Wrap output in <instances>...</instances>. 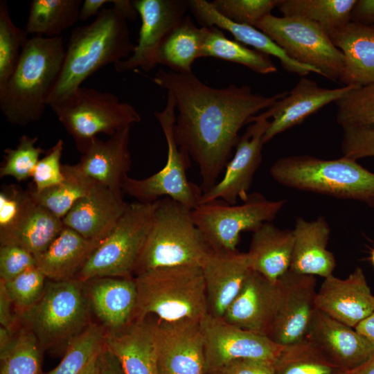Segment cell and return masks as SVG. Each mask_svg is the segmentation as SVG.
Segmentation results:
<instances>
[{"mask_svg": "<svg viewBox=\"0 0 374 374\" xmlns=\"http://www.w3.org/2000/svg\"><path fill=\"white\" fill-rule=\"evenodd\" d=\"M64 179L61 183L39 193L29 190L33 199L58 217L67 214L74 204L87 195L96 181L84 175L76 164L62 166Z\"/></svg>", "mask_w": 374, "mask_h": 374, "instance_id": "37", "label": "cell"}, {"mask_svg": "<svg viewBox=\"0 0 374 374\" xmlns=\"http://www.w3.org/2000/svg\"><path fill=\"white\" fill-rule=\"evenodd\" d=\"M293 233L271 222H265L253 231L247 255L252 270L276 283L290 267Z\"/></svg>", "mask_w": 374, "mask_h": 374, "instance_id": "32", "label": "cell"}, {"mask_svg": "<svg viewBox=\"0 0 374 374\" xmlns=\"http://www.w3.org/2000/svg\"><path fill=\"white\" fill-rule=\"evenodd\" d=\"M269 118L267 109L251 118L225 167L224 175L203 193L199 204L217 199L235 204L239 199L244 202L247 199L254 175L262 161L263 136L269 125Z\"/></svg>", "mask_w": 374, "mask_h": 374, "instance_id": "14", "label": "cell"}, {"mask_svg": "<svg viewBox=\"0 0 374 374\" xmlns=\"http://www.w3.org/2000/svg\"><path fill=\"white\" fill-rule=\"evenodd\" d=\"M46 277L37 267H32L4 283L17 314L34 305L42 296Z\"/></svg>", "mask_w": 374, "mask_h": 374, "instance_id": "45", "label": "cell"}, {"mask_svg": "<svg viewBox=\"0 0 374 374\" xmlns=\"http://www.w3.org/2000/svg\"><path fill=\"white\" fill-rule=\"evenodd\" d=\"M355 329L366 337L374 348V312L360 322Z\"/></svg>", "mask_w": 374, "mask_h": 374, "instance_id": "55", "label": "cell"}, {"mask_svg": "<svg viewBox=\"0 0 374 374\" xmlns=\"http://www.w3.org/2000/svg\"><path fill=\"white\" fill-rule=\"evenodd\" d=\"M152 81L174 96L177 111L174 137L198 166L203 193L218 181L240 138V129L287 93L263 96L248 85L213 88L193 73L162 69Z\"/></svg>", "mask_w": 374, "mask_h": 374, "instance_id": "1", "label": "cell"}, {"mask_svg": "<svg viewBox=\"0 0 374 374\" xmlns=\"http://www.w3.org/2000/svg\"><path fill=\"white\" fill-rule=\"evenodd\" d=\"M113 6L116 8L127 19L133 20L139 15L132 1L114 0L111 1Z\"/></svg>", "mask_w": 374, "mask_h": 374, "instance_id": "56", "label": "cell"}, {"mask_svg": "<svg viewBox=\"0 0 374 374\" xmlns=\"http://www.w3.org/2000/svg\"><path fill=\"white\" fill-rule=\"evenodd\" d=\"M256 28L275 42L287 55L315 69L319 75L339 82L344 55L328 34L318 25L296 17H264Z\"/></svg>", "mask_w": 374, "mask_h": 374, "instance_id": "12", "label": "cell"}, {"mask_svg": "<svg viewBox=\"0 0 374 374\" xmlns=\"http://www.w3.org/2000/svg\"><path fill=\"white\" fill-rule=\"evenodd\" d=\"M328 34L344 55L339 82L357 87L374 82V26L350 21Z\"/></svg>", "mask_w": 374, "mask_h": 374, "instance_id": "27", "label": "cell"}, {"mask_svg": "<svg viewBox=\"0 0 374 374\" xmlns=\"http://www.w3.org/2000/svg\"><path fill=\"white\" fill-rule=\"evenodd\" d=\"M133 4L141 19L138 43L133 53L114 65L118 73L137 68L149 71L155 67L158 51L166 38L186 16L184 0H135Z\"/></svg>", "mask_w": 374, "mask_h": 374, "instance_id": "15", "label": "cell"}, {"mask_svg": "<svg viewBox=\"0 0 374 374\" xmlns=\"http://www.w3.org/2000/svg\"><path fill=\"white\" fill-rule=\"evenodd\" d=\"M82 153L98 134L112 136L141 121L136 109L118 96L93 88L79 87L49 105Z\"/></svg>", "mask_w": 374, "mask_h": 374, "instance_id": "8", "label": "cell"}, {"mask_svg": "<svg viewBox=\"0 0 374 374\" xmlns=\"http://www.w3.org/2000/svg\"><path fill=\"white\" fill-rule=\"evenodd\" d=\"M274 363V374H344L346 372L305 338L283 346Z\"/></svg>", "mask_w": 374, "mask_h": 374, "instance_id": "38", "label": "cell"}, {"mask_svg": "<svg viewBox=\"0 0 374 374\" xmlns=\"http://www.w3.org/2000/svg\"><path fill=\"white\" fill-rule=\"evenodd\" d=\"M269 172L285 187L358 201L374 208V173L350 158L343 156L329 160L307 154L284 157L273 163Z\"/></svg>", "mask_w": 374, "mask_h": 374, "instance_id": "5", "label": "cell"}, {"mask_svg": "<svg viewBox=\"0 0 374 374\" xmlns=\"http://www.w3.org/2000/svg\"><path fill=\"white\" fill-rule=\"evenodd\" d=\"M127 204L123 196L96 183L87 195L74 204L62 222L85 238L101 241L112 231Z\"/></svg>", "mask_w": 374, "mask_h": 374, "instance_id": "24", "label": "cell"}, {"mask_svg": "<svg viewBox=\"0 0 374 374\" xmlns=\"http://www.w3.org/2000/svg\"><path fill=\"white\" fill-rule=\"evenodd\" d=\"M92 313L86 282L72 278L48 280L39 300L17 316L42 350H66L93 323Z\"/></svg>", "mask_w": 374, "mask_h": 374, "instance_id": "6", "label": "cell"}, {"mask_svg": "<svg viewBox=\"0 0 374 374\" xmlns=\"http://www.w3.org/2000/svg\"><path fill=\"white\" fill-rule=\"evenodd\" d=\"M175 111L174 96L167 91L164 109L154 113L167 143L166 164L157 172L144 179L127 177L123 193L142 203H152L168 197L193 210L199 204L203 192L200 186L187 178L190 158L178 146L174 137Z\"/></svg>", "mask_w": 374, "mask_h": 374, "instance_id": "10", "label": "cell"}, {"mask_svg": "<svg viewBox=\"0 0 374 374\" xmlns=\"http://www.w3.org/2000/svg\"><path fill=\"white\" fill-rule=\"evenodd\" d=\"M130 129L125 127L105 141L96 137L76 163L84 175L121 196L132 163L129 150Z\"/></svg>", "mask_w": 374, "mask_h": 374, "instance_id": "22", "label": "cell"}, {"mask_svg": "<svg viewBox=\"0 0 374 374\" xmlns=\"http://www.w3.org/2000/svg\"><path fill=\"white\" fill-rule=\"evenodd\" d=\"M152 321L159 374H204L205 355L200 321Z\"/></svg>", "mask_w": 374, "mask_h": 374, "instance_id": "16", "label": "cell"}, {"mask_svg": "<svg viewBox=\"0 0 374 374\" xmlns=\"http://www.w3.org/2000/svg\"><path fill=\"white\" fill-rule=\"evenodd\" d=\"M290 271L303 275L326 278L336 266L333 253L327 249L330 229L325 217L308 221L296 220Z\"/></svg>", "mask_w": 374, "mask_h": 374, "instance_id": "26", "label": "cell"}, {"mask_svg": "<svg viewBox=\"0 0 374 374\" xmlns=\"http://www.w3.org/2000/svg\"><path fill=\"white\" fill-rule=\"evenodd\" d=\"M281 0H215V9L229 19L256 28Z\"/></svg>", "mask_w": 374, "mask_h": 374, "instance_id": "44", "label": "cell"}, {"mask_svg": "<svg viewBox=\"0 0 374 374\" xmlns=\"http://www.w3.org/2000/svg\"><path fill=\"white\" fill-rule=\"evenodd\" d=\"M355 87L342 86L327 89L319 87L312 80L301 77L285 97L268 109L271 120L263 136L264 143L299 125L324 106L339 101Z\"/></svg>", "mask_w": 374, "mask_h": 374, "instance_id": "20", "label": "cell"}, {"mask_svg": "<svg viewBox=\"0 0 374 374\" xmlns=\"http://www.w3.org/2000/svg\"><path fill=\"white\" fill-rule=\"evenodd\" d=\"M155 202L128 203L109 234L91 253L75 278L133 277L149 233Z\"/></svg>", "mask_w": 374, "mask_h": 374, "instance_id": "9", "label": "cell"}, {"mask_svg": "<svg viewBox=\"0 0 374 374\" xmlns=\"http://www.w3.org/2000/svg\"><path fill=\"white\" fill-rule=\"evenodd\" d=\"M135 46L125 17L114 6L103 8L91 23L71 32L63 66L48 105L67 98L105 65H115L129 57Z\"/></svg>", "mask_w": 374, "mask_h": 374, "instance_id": "3", "label": "cell"}, {"mask_svg": "<svg viewBox=\"0 0 374 374\" xmlns=\"http://www.w3.org/2000/svg\"><path fill=\"white\" fill-rule=\"evenodd\" d=\"M30 197L15 184L3 185L0 191V231L7 229L17 219Z\"/></svg>", "mask_w": 374, "mask_h": 374, "instance_id": "49", "label": "cell"}, {"mask_svg": "<svg viewBox=\"0 0 374 374\" xmlns=\"http://www.w3.org/2000/svg\"><path fill=\"white\" fill-rule=\"evenodd\" d=\"M12 301L7 291L6 285L2 280H0V323L1 326L7 329L12 334L15 333L18 330L19 319L18 316L13 314L12 308Z\"/></svg>", "mask_w": 374, "mask_h": 374, "instance_id": "51", "label": "cell"}, {"mask_svg": "<svg viewBox=\"0 0 374 374\" xmlns=\"http://www.w3.org/2000/svg\"><path fill=\"white\" fill-rule=\"evenodd\" d=\"M335 103L341 128L374 125V82L354 88Z\"/></svg>", "mask_w": 374, "mask_h": 374, "instance_id": "42", "label": "cell"}, {"mask_svg": "<svg viewBox=\"0 0 374 374\" xmlns=\"http://www.w3.org/2000/svg\"><path fill=\"white\" fill-rule=\"evenodd\" d=\"M37 136L22 135L15 148L4 150V160L0 168V177H12L17 181L32 177L34 168L44 151L36 145Z\"/></svg>", "mask_w": 374, "mask_h": 374, "instance_id": "43", "label": "cell"}, {"mask_svg": "<svg viewBox=\"0 0 374 374\" xmlns=\"http://www.w3.org/2000/svg\"><path fill=\"white\" fill-rule=\"evenodd\" d=\"M102 241L85 238L64 226L49 247L35 257L37 267L49 280L75 278Z\"/></svg>", "mask_w": 374, "mask_h": 374, "instance_id": "31", "label": "cell"}, {"mask_svg": "<svg viewBox=\"0 0 374 374\" xmlns=\"http://www.w3.org/2000/svg\"><path fill=\"white\" fill-rule=\"evenodd\" d=\"M103 350L95 354L78 374H100V355Z\"/></svg>", "mask_w": 374, "mask_h": 374, "instance_id": "57", "label": "cell"}, {"mask_svg": "<svg viewBox=\"0 0 374 374\" xmlns=\"http://www.w3.org/2000/svg\"><path fill=\"white\" fill-rule=\"evenodd\" d=\"M189 10L198 22L204 27H217L229 32L235 40L255 50L278 58L283 67L290 73L304 77L311 72L318 71L309 66L302 64L290 57L269 36L259 29L234 22L218 12L211 2L205 0L188 1Z\"/></svg>", "mask_w": 374, "mask_h": 374, "instance_id": "29", "label": "cell"}, {"mask_svg": "<svg viewBox=\"0 0 374 374\" xmlns=\"http://www.w3.org/2000/svg\"><path fill=\"white\" fill-rule=\"evenodd\" d=\"M213 251L194 222L192 209L162 197L155 202L151 227L134 275L162 267H202Z\"/></svg>", "mask_w": 374, "mask_h": 374, "instance_id": "4", "label": "cell"}, {"mask_svg": "<svg viewBox=\"0 0 374 374\" xmlns=\"http://www.w3.org/2000/svg\"><path fill=\"white\" fill-rule=\"evenodd\" d=\"M344 374H374V352L361 365L345 372Z\"/></svg>", "mask_w": 374, "mask_h": 374, "instance_id": "58", "label": "cell"}, {"mask_svg": "<svg viewBox=\"0 0 374 374\" xmlns=\"http://www.w3.org/2000/svg\"><path fill=\"white\" fill-rule=\"evenodd\" d=\"M110 2L107 0H85L80 10L79 19L86 21L92 16L98 15L103 6Z\"/></svg>", "mask_w": 374, "mask_h": 374, "instance_id": "54", "label": "cell"}, {"mask_svg": "<svg viewBox=\"0 0 374 374\" xmlns=\"http://www.w3.org/2000/svg\"><path fill=\"white\" fill-rule=\"evenodd\" d=\"M204 344V374H213L238 359L274 361L283 346L268 337L235 326L207 314L200 321Z\"/></svg>", "mask_w": 374, "mask_h": 374, "instance_id": "13", "label": "cell"}, {"mask_svg": "<svg viewBox=\"0 0 374 374\" xmlns=\"http://www.w3.org/2000/svg\"><path fill=\"white\" fill-rule=\"evenodd\" d=\"M371 262L373 263V265L374 267V249L371 251Z\"/></svg>", "mask_w": 374, "mask_h": 374, "instance_id": "59", "label": "cell"}, {"mask_svg": "<svg viewBox=\"0 0 374 374\" xmlns=\"http://www.w3.org/2000/svg\"><path fill=\"white\" fill-rule=\"evenodd\" d=\"M37 267L35 256L15 245L0 247V280L7 283L24 271Z\"/></svg>", "mask_w": 374, "mask_h": 374, "instance_id": "48", "label": "cell"}, {"mask_svg": "<svg viewBox=\"0 0 374 374\" xmlns=\"http://www.w3.org/2000/svg\"><path fill=\"white\" fill-rule=\"evenodd\" d=\"M201 267L208 314L222 318L251 270L247 253L213 251Z\"/></svg>", "mask_w": 374, "mask_h": 374, "instance_id": "23", "label": "cell"}, {"mask_svg": "<svg viewBox=\"0 0 374 374\" xmlns=\"http://www.w3.org/2000/svg\"><path fill=\"white\" fill-rule=\"evenodd\" d=\"M65 53L61 36L26 40L14 73L0 89V109L9 123L26 126L42 117Z\"/></svg>", "mask_w": 374, "mask_h": 374, "instance_id": "2", "label": "cell"}, {"mask_svg": "<svg viewBox=\"0 0 374 374\" xmlns=\"http://www.w3.org/2000/svg\"><path fill=\"white\" fill-rule=\"evenodd\" d=\"M137 301L133 320L152 316L163 321H200L208 314L201 267L176 266L134 276Z\"/></svg>", "mask_w": 374, "mask_h": 374, "instance_id": "7", "label": "cell"}, {"mask_svg": "<svg viewBox=\"0 0 374 374\" xmlns=\"http://www.w3.org/2000/svg\"><path fill=\"white\" fill-rule=\"evenodd\" d=\"M357 0H281L279 11L285 17H296L312 22L327 33L351 21Z\"/></svg>", "mask_w": 374, "mask_h": 374, "instance_id": "36", "label": "cell"}, {"mask_svg": "<svg viewBox=\"0 0 374 374\" xmlns=\"http://www.w3.org/2000/svg\"><path fill=\"white\" fill-rule=\"evenodd\" d=\"M100 374H125L118 359L105 346L100 355Z\"/></svg>", "mask_w": 374, "mask_h": 374, "instance_id": "53", "label": "cell"}, {"mask_svg": "<svg viewBox=\"0 0 374 374\" xmlns=\"http://www.w3.org/2000/svg\"><path fill=\"white\" fill-rule=\"evenodd\" d=\"M317 309L355 328L374 312V296L360 267L344 279L332 274L325 278L317 292Z\"/></svg>", "mask_w": 374, "mask_h": 374, "instance_id": "18", "label": "cell"}, {"mask_svg": "<svg viewBox=\"0 0 374 374\" xmlns=\"http://www.w3.org/2000/svg\"><path fill=\"white\" fill-rule=\"evenodd\" d=\"M81 0H33L30 3L26 34L60 37L79 19Z\"/></svg>", "mask_w": 374, "mask_h": 374, "instance_id": "34", "label": "cell"}, {"mask_svg": "<svg viewBox=\"0 0 374 374\" xmlns=\"http://www.w3.org/2000/svg\"><path fill=\"white\" fill-rule=\"evenodd\" d=\"M274 361L238 359L231 361L213 374H274Z\"/></svg>", "mask_w": 374, "mask_h": 374, "instance_id": "50", "label": "cell"}, {"mask_svg": "<svg viewBox=\"0 0 374 374\" xmlns=\"http://www.w3.org/2000/svg\"><path fill=\"white\" fill-rule=\"evenodd\" d=\"M286 201L269 200L259 193L251 194L241 204L214 200L199 204L192 215L212 249L215 252L237 251L240 233L254 231L265 222H271Z\"/></svg>", "mask_w": 374, "mask_h": 374, "instance_id": "11", "label": "cell"}, {"mask_svg": "<svg viewBox=\"0 0 374 374\" xmlns=\"http://www.w3.org/2000/svg\"><path fill=\"white\" fill-rule=\"evenodd\" d=\"M64 145V141L59 139L46 154L38 161L32 175L35 184L32 190L35 193H39L61 183L63 180L62 165L60 160Z\"/></svg>", "mask_w": 374, "mask_h": 374, "instance_id": "46", "label": "cell"}, {"mask_svg": "<svg viewBox=\"0 0 374 374\" xmlns=\"http://www.w3.org/2000/svg\"><path fill=\"white\" fill-rule=\"evenodd\" d=\"M42 350L35 335L20 327L10 344L0 351V374H39Z\"/></svg>", "mask_w": 374, "mask_h": 374, "instance_id": "39", "label": "cell"}, {"mask_svg": "<svg viewBox=\"0 0 374 374\" xmlns=\"http://www.w3.org/2000/svg\"><path fill=\"white\" fill-rule=\"evenodd\" d=\"M305 338L346 372L361 365L374 352L372 344L355 328L318 309Z\"/></svg>", "mask_w": 374, "mask_h": 374, "instance_id": "21", "label": "cell"}, {"mask_svg": "<svg viewBox=\"0 0 374 374\" xmlns=\"http://www.w3.org/2000/svg\"><path fill=\"white\" fill-rule=\"evenodd\" d=\"M27 39L24 30L12 22L7 2L0 1V89L14 73Z\"/></svg>", "mask_w": 374, "mask_h": 374, "instance_id": "41", "label": "cell"}, {"mask_svg": "<svg viewBox=\"0 0 374 374\" xmlns=\"http://www.w3.org/2000/svg\"><path fill=\"white\" fill-rule=\"evenodd\" d=\"M64 226L61 218L38 204L30 195L12 225L0 231V243L20 247L35 257L49 247Z\"/></svg>", "mask_w": 374, "mask_h": 374, "instance_id": "30", "label": "cell"}, {"mask_svg": "<svg viewBox=\"0 0 374 374\" xmlns=\"http://www.w3.org/2000/svg\"><path fill=\"white\" fill-rule=\"evenodd\" d=\"M280 296L278 281L273 283L251 269L222 319L235 326L267 337Z\"/></svg>", "mask_w": 374, "mask_h": 374, "instance_id": "19", "label": "cell"}, {"mask_svg": "<svg viewBox=\"0 0 374 374\" xmlns=\"http://www.w3.org/2000/svg\"><path fill=\"white\" fill-rule=\"evenodd\" d=\"M93 313L107 330L133 321L137 301L134 277H102L86 281Z\"/></svg>", "mask_w": 374, "mask_h": 374, "instance_id": "28", "label": "cell"}, {"mask_svg": "<svg viewBox=\"0 0 374 374\" xmlns=\"http://www.w3.org/2000/svg\"><path fill=\"white\" fill-rule=\"evenodd\" d=\"M202 28H198L186 15L161 45L157 64L165 65L175 72L193 73L195 60L202 57Z\"/></svg>", "mask_w": 374, "mask_h": 374, "instance_id": "33", "label": "cell"}, {"mask_svg": "<svg viewBox=\"0 0 374 374\" xmlns=\"http://www.w3.org/2000/svg\"><path fill=\"white\" fill-rule=\"evenodd\" d=\"M203 34L202 56L239 64L260 74H269L277 71L270 57L255 49L226 37L217 27H202Z\"/></svg>", "mask_w": 374, "mask_h": 374, "instance_id": "35", "label": "cell"}, {"mask_svg": "<svg viewBox=\"0 0 374 374\" xmlns=\"http://www.w3.org/2000/svg\"><path fill=\"white\" fill-rule=\"evenodd\" d=\"M105 346L119 362L125 374H159L150 316L107 330Z\"/></svg>", "mask_w": 374, "mask_h": 374, "instance_id": "25", "label": "cell"}, {"mask_svg": "<svg viewBox=\"0 0 374 374\" xmlns=\"http://www.w3.org/2000/svg\"><path fill=\"white\" fill-rule=\"evenodd\" d=\"M351 21L374 26V0H357L352 10Z\"/></svg>", "mask_w": 374, "mask_h": 374, "instance_id": "52", "label": "cell"}, {"mask_svg": "<svg viewBox=\"0 0 374 374\" xmlns=\"http://www.w3.org/2000/svg\"><path fill=\"white\" fill-rule=\"evenodd\" d=\"M281 292L278 309L267 335L285 346L303 339L317 309L316 278L288 271L278 280Z\"/></svg>", "mask_w": 374, "mask_h": 374, "instance_id": "17", "label": "cell"}, {"mask_svg": "<svg viewBox=\"0 0 374 374\" xmlns=\"http://www.w3.org/2000/svg\"><path fill=\"white\" fill-rule=\"evenodd\" d=\"M343 156L357 161L374 157V125L342 128Z\"/></svg>", "mask_w": 374, "mask_h": 374, "instance_id": "47", "label": "cell"}, {"mask_svg": "<svg viewBox=\"0 0 374 374\" xmlns=\"http://www.w3.org/2000/svg\"><path fill=\"white\" fill-rule=\"evenodd\" d=\"M106 329L93 322L66 348L60 363L47 374H78L103 349Z\"/></svg>", "mask_w": 374, "mask_h": 374, "instance_id": "40", "label": "cell"}]
</instances>
